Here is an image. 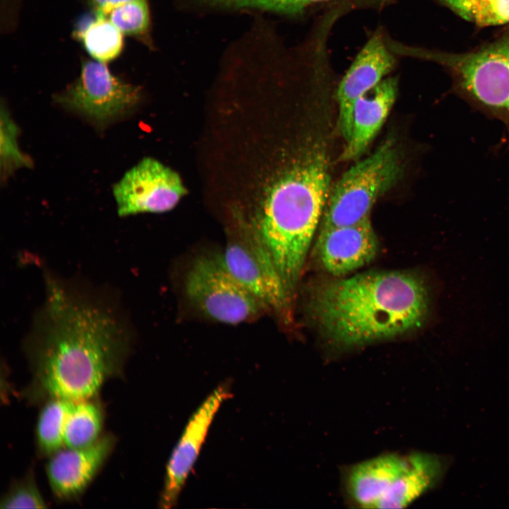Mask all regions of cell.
<instances>
[{"instance_id":"obj_1","label":"cell","mask_w":509,"mask_h":509,"mask_svg":"<svg viewBox=\"0 0 509 509\" xmlns=\"http://www.w3.org/2000/svg\"><path fill=\"white\" fill-rule=\"evenodd\" d=\"M45 296L25 339L31 372L23 392L28 402L93 398L123 373L131 347L129 323L107 296L51 274Z\"/></svg>"},{"instance_id":"obj_2","label":"cell","mask_w":509,"mask_h":509,"mask_svg":"<svg viewBox=\"0 0 509 509\" xmlns=\"http://www.w3.org/2000/svg\"><path fill=\"white\" fill-rule=\"evenodd\" d=\"M429 288L417 273L368 271L322 283L310 308L326 338L353 348L414 332L426 322Z\"/></svg>"},{"instance_id":"obj_3","label":"cell","mask_w":509,"mask_h":509,"mask_svg":"<svg viewBox=\"0 0 509 509\" xmlns=\"http://www.w3.org/2000/svg\"><path fill=\"white\" fill-rule=\"evenodd\" d=\"M324 153L310 152L273 185L256 228L289 295L294 291L330 192Z\"/></svg>"},{"instance_id":"obj_4","label":"cell","mask_w":509,"mask_h":509,"mask_svg":"<svg viewBox=\"0 0 509 509\" xmlns=\"http://www.w3.org/2000/svg\"><path fill=\"white\" fill-rule=\"evenodd\" d=\"M402 166L392 139L353 165L330 192L321 228L349 226L370 218L376 200L399 180Z\"/></svg>"},{"instance_id":"obj_5","label":"cell","mask_w":509,"mask_h":509,"mask_svg":"<svg viewBox=\"0 0 509 509\" xmlns=\"http://www.w3.org/2000/svg\"><path fill=\"white\" fill-rule=\"evenodd\" d=\"M185 291L199 311L223 323L250 321L269 310L231 274L218 255H202L194 260L185 276Z\"/></svg>"},{"instance_id":"obj_6","label":"cell","mask_w":509,"mask_h":509,"mask_svg":"<svg viewBox=\"0 0 509 509\" xmlns=\"http://www.w3.org/2000/svg\"><path fill=\"white\" fill-rule=\"evenodd\" d=\"M442 59L464 93L509 129V35L479 50Z\"/></svg>"},{"instance_id":"obj_7","label":"cell","mask_w":509,"mask_h":509,"mask_svg":"<svg viewBox=\"0 0 509 509\" xmlns=\"http://www.w3.org/2000/svg\"><path fill=\"white\" fill-rule=\"evenodd\" d=\"M140 98L138 86L113 75L107 64L93 59L82 62L78 77L55 96V101L102 127L129 113Z\"/></svg>"},{"instance_id":"obj_8","label":"cell","mask_w":509,"mask_h":509,"mask_svg":"<svg viewBox=\"0 0 509 509\" xmlns=\"http://www.w3.org/2000/svg\"><path fill=\"white\" fill-rule=\"evenodd\" d=\"M223 258L231 274L269 310L286 311L290 295L256 226L242 225L229 231Z\"/></svg>"},{"instance_id":"obj_9","label":"cell","mask_w":509,"mask_h":509,"mask_svg":"<svg viewBox=\"0 0 509 509\" xmlns=\"http://www.w3.org/2000/svg\"><path fill=\"white\" fill-rule=\"evenodd\" d=\"M186 192L180 175L152 158L128 170L112 188L119 216L170 211Z\"/></svg>"},{"instance_id":"obj_10","label":"cell","mask_w":509,"mask_h":509,"mask_svg":"<svg viewBox=\"0 0 509 509\" xmlns=\"http://www.w3.org/2000/svg\"><path fill=\"white\" fill-rule=\"evenodd\" d=\"M232 396L227 384L219 385L201 404L189 419L168 462L159 505L174 507L192 469L215 415L224 401Z\"/></svg>"},{"instance_id":"obj_11","label":"cell","mask_w":509,"mask_h":509,"mask_svg":"<svg viewBox=\"0 0 509 509\" xmlns=\"http://www.w3.org/2000/svg\"><path fill=\"white\" fill-rule=\"evenodd\" d=\"M115 442L113 435L105 434L90 445L64 447L50 455L45 469L54 496L62 501L78 497L99 472Z\"/></svg>"},{"instance_id":"obj_12","label":"cell","mask_w":509,"mask_h":509,"mask_svg":"<svg viewBox=\"0 0 509 509\" xmlns=\"http://www.w3.org/2000/svg\"><path fill=\"white\" fill-rule=\"evenodd\" d=\"M316 243L322 266L335 276L365 266L378 251V240L370 218L349 226L321 228Z\"/></svg>"},{"instance_id":"obj_13","label":"cell","mask_w":509,"mask_h":509,"mask_svg":"<svg viewBox=\"0 0 509 509\" xmlns=\"http://www.w3.org/2000/svg\"><path fill=\"white\" fill-rule=\"evenodd\" d=\"M395 59L379 34L373 35L358 54L339 83V127L346 140L349 139L356 101L378 84L394 67Z\"/></svg>"},{"instance_id":"obj_14","label":"cell","mask_w":509,"mask_h":509,"mask_svg":"<svg viewBox=\"0 0 509 509\" xmlns=\"http://www.w3.org/2000/svg\"><path fill=\"white\" fill-rule=\"evenodd\" d=\"M406 462V455L385 453L349 466L344 489L350 502L361 508L376 509Z\"/></svg>"},{"instance_id":"obj_15","label":"cell","mask_w":509,"mask_h":509,"mask_svg":"<svg viewBox=\"0 0 509 509\" xmlns=\"http://www.w3.org/2000/svg\"><path fill=\"white\" fill-rule=\"evenodd\" d=\"M397 92L395 78L382 79L360 97L354 105L352 130L341 159L360 157L375 137L394 103Z\"/></svg>"},{"instance_id":"obj_16","label":"cell","mask_w":509,"mask_h":509,"mask_svg":"<svg viewBox=\"0 0 509 509\" xmlns=\"http://www.w3.org/2000/svg\"><path fill=\"white\" fill-rule=\"evenodd\" d=\"M445 469V460L438 455L419 452L406 455L404 469L378 503L376 509L408 507L435 486Z\"/></svg>"},{"instance_id":"obj_17","label":"cell","mask_w":509,"mask_h":509,"mask_svg":"<svg viewBox=\"0 0 509 509\" xmlns=\"http://www.w3.org/2000/svg\"><path fill=\"white\" fill-rule=\"evenodd\" d=\"M103 413L93 398L74 402L66 417L64 447L80 448L92 445L101 436Z\"/></svg>"},{"instance_id":"obj_18","label":"cell","mask_w":509,"mask_h":509,"mask_svg":"<svg viewBox=\"0 0 509 509\" xmlns=\"http://www.w3.org/2000/svg\"><path fill=\"white\" fill-rule=\"evenodd\" d=\"M74 402L62 399L45 401L37 418L35 436L38 452L49 457L64 447V426Z\"/></svg>"},{"instance_id":"obj_19","label":"cell","mask_w":509,"mask_h":509,"mask_svg":"<svg viewBox=\"0 0 509 509\" xmlns=\"http://www.w3.org/2000/svg\"><path fill=\"white\" fill-rule=\"evenodd\" d=\"M95 20L79 33L81 41L92 58L103 63L116 59L124 47L123 34L106 16L95 14Z\"/></svg>"},{"instance_id":"obj_20","label":"cell","mask_w":509,"mask_h":509,"mask_svg":"<svg viewBox=\"0 0 509 509\" xmlns=\"http://www.w3.org/2000/svg\"><path fill=\"white\" fill-rule=\"evenodd\" d=\"M448 5L463 18L479 25L509 23V0H455Z\"/></svg>"},{"instance_id":"obj_21","label":"cell","mask_w":509,"mask_h":509,"mask_svg":"<svg viewBox=\"0 0 509 509\" xmlns=\"http://www.w3.org/2000/svg\"><path fill=\"white\" fill-rule=\"evenodd\" d=\"M19 129L6 107H1L0 164L1 173L9 175L14 170L32 164L20 149L18 142Z\"/></svg>"},{"instance_id":"obj_22","label":"cell","mask_w":509,"mask_h":509,"mask_svg":"<svg viewBox=\"0 0 509 509\" xmlns=\"http://www.w3.org/2000/svg\"><path fill=\"white\" fill-rule=\"evenodd\" d=\"M107 17L123 35L147 39L151 23L147 0H134L122 4L112 10Z\"/></svg>"},{"instance_id":"obj_23","label":"cell","mask_w":509,"mask_h":509,"mask_svg":"<svg viewBox=\"0 0 509 509\" xmlns=\"http://www.w3.org/2000/svg\"><path fill=\"white\" fill-rule=\"evenodd\" d=\"M42 496L32 472L14 481L0 501V508H45Z\"/></svg>"},{"instance_id":"obj_24","label":"cell","mask_w":509,"mask_h":509,"mask_svg":"<svg viewBox=\"0 0 509 509\" xmlns=\"http://www.w3.org/2000/svg\"><path fill=\"white\" fill-rule=\"evenodd\" d=\"M209 5L228 8H256L281 14L294 15L308 6L326 0H201Z\"/></svg>"},{"instance_id":"obj_25","label":"cell","mask_w":509,"mask_h":509,"mask_svg":"<svg viewBox=\"0 0 509 509\" xmlns=\"http://www.w3.org/2000/svg\"><path fill=\"white\" fill-rule=\"evenodd\" d=\"M134 0H88L95 14L106 16L112 10Z\"/></svg>"},{"instance_id":"obj_26","label":"cell","mask_w":509,"mask_h":509,"mask_svg":"<svg viewBox=\"0 0 509 509\" xmlns=\"http://www.w3.org/2000/svg\"><path fill=\"white\" fill-rule=\"evenodd\" d=\"M447 4L454 0H444Z\"/></svg>"}]
</instances>
